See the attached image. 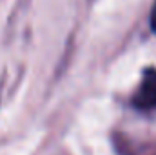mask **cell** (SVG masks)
I'll return each instance as SVG.
<instances>
[{
	"label": "cell",
	"instance_id": "obj_1",
	"mask_svg": "<svg viewBox=\"0 0 156 155\" xmlns=\"http://www.w3.org/2000/svg\"><path fill=\"white\" fill-rule=\"evenodd\" d=\"M136 108L142 110H154L156 108V70L149 68L144 71L142 82L133 97Z\"/></svg>",
	"mask_w": 156,
	"mask_h": 155
},
{
	"label": "cell",
	"instance_id": "obj_2",
	"mask_svg": "<svg viewBox=\"0 0 156 155\" xmlns=\"http://www.w3.org/2000/svg\"><path fill=\"white\" fill-rule=\"evenodd\" d=\"M151 28H153V31L156 33V2H154L153 11H151Z\"/></svg>",
	"mask_w": 156,
	"mask_h": 155
}]
</instances>
